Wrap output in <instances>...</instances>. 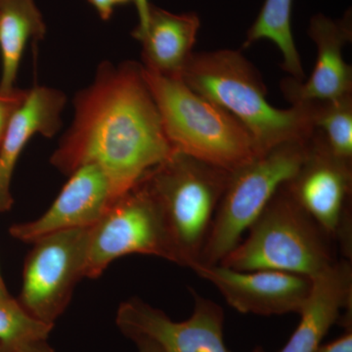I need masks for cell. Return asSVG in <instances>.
<instances>
[{
    "label": "cell",
    "instance_id": "6da1fadb",
    "mask_svg": "<svg viewBox=\"0 0 352 352\" xmlns=\"http://www.w3.org/2000/svg\"><path fill=\"white\" fill-rule=\"evenodd\" d=\"M175 151L141 65L103 62L76 95L73 122L50 162L67 175L98 166L119 198Z\"/></svg>",
    "mask_w": 352,
    "mask_h": 352
},
{
    "label": "cell",
    "instance_id": "7a4b0ae2",
    "mask_svg": "<svg viewBox=\"0 0 352 352\" xmlns=\"http://www.w3.org/2000/svg\"><path fill=\"white\" fill-rule=\"evenodd\" d=\"M180 80L239 120L252 136L256 157L285 143L307 142L314 135L312 103L273 107L263 78L240 51L193 53Z\"/></svg>",
    "mask_w": 352,
    "mask_h": 352
},
{
    "label": "cell",
    "instance_id": "3957f363",
    "mask_svg": "<svg viewBox=\"0 0 352 352\" xmlns=\"http://www.w3.org/2000/svg\"><path fill=\"white\" fill-rule=\"evenodd\" d=\"M141 71L175 151L230 173L256 157L249 131L230 113L179 78Z\"/></svg>",
    "mask_w": 352,
    "mask_h": 352
},
{
    "label": "cell",
    "instance_id": "277c9868",
    "mask_svg": "<svg viewBox=\"0 0 352 352\" xmlns=\"http://www.w3.org/2000/svg\"><path fill=\"white\" fill-rule=\"evenodd\" d=\"M230 171L175 151L143 176L178 258L191 268L200 259Z\"/></svg>",
    "mask_w": 352,
    "mask_h": 352
},
{
    "label": "cell",
    "instance_id": "5b68a950",
    "mask_svg": "<svg viewBox=\"0 0 352 352\" xmlns=\"http://www.w3.org/2000/svg\"><path fill=\"white\" fill-rule=\"evenodd\" d=\"M285 185L250 227L248 237L219 264L239 271H282L314 278L336 263L328 236Z\"/></svg>",
    "mask_w": 352,
    "mask_h": 352
},
{
    "label": "cell",
    "instance_id": "8992f818",
    "mask_svg": "<svg viewBox=\"0 0 352 352\" xmlns=\"http://www.w3.org/2000/svg\"><path fill=\"white\" fill-rule=\"evenodd\" d=\"M309 140L277 146L230 173L197 263L219 264L239 244L273 197L300 170Z\"/></svg>",
    "mask_w": 352,
    "mask_h": 352
},
{
    "label": "cell",
    "instance_id": "52a82bcc",
    "mask_svg": "<svg viewBox=\"0 0 352 352\" xmlns=\"http://www.w3.org/2000/svg\"><path fill=\"white\" fill-rule=\"evenodd\" d=\"M133 254L178 264L156 201L141 180L90 227L85 278L97 279L116 259Z\"/></svg>",
    "mask_w": 352,
    "mask_h": 352
},
{
    "label": "cell",
    "instance_id": "ba28073f",
    "mask_svg": "<svg viewBox=\"0 0 352 352\" xmlns=\"http://www.w3.org/2000/svg\"><path fill=\"white\" fill-rule=\"evenodd\" d=\"M90 228L61 231L34 241L25 258L19 300L38 320L54 326L85 278Z\"/></svg>",
    "mask_w": 352,
    "mask_h": 352
},
{
    "label": "cell",
    "instance_id": "9c48e42d",
    "mask_svg": "<svg viewBox=\"0 0 352 352\" xmlns=\"http://www.w3.org/2000/svg\"><path fill=\"white\" fill-rule=\"evenodd\" d=\"M192 293L193 314L187 320H171L163 310L133 298L120 305L116 323L127 339L152 340L162 352H229L224 342L223 309Z\"/></svg>",
    "mask_w": 352,
    "mask_h": 352
},
{
    "label": "cell",
    "instance_id": "30bf717a",
    "mask_svg": "<svg viewBox=\"0 0 352 352\" xmlns=\"http://www.w3.org/2000/svg\"><path fill=\"white\" fill-rule=\"evenodd\" d=\"M351 163L333 156L315 129L307 157L287 190L328 237L349 233L347 201L351 196Z\"/></svg>",
    "mask_w": 352,
    "mask_h": 352
},
{
    "label": "cell",
    "instance_id": "8fae6325",
    "mask_svg": "<svg viewBox=\"0 0 352 352\" xmlns=\"http://www.w3.org/2000/svg\"><path fill=\"white\" fill-rule=\"evenodd\" d=\"M196 274L219 289L226 302L244 314H300L312 288V278L274 270L239 271L221 264L196 263Z\"/></svg>",
    "mask_w": 352,
    "mask_h": 352
},
{
    "label": "cell",
    "instance_id": "7c38bea8",
    "mask_svg": "<svg viewBox=\"0 0 352 352\" xmlns=\"http://www.w3.org/2000/svg\"><path fill=\"white\" fill-rule=\"evenodd\" d=\"M118 199L108 176L95 164L80 166L69 175L52 205L38 219L14 224L11 236L25 243L61 231L90 228Z\"/></svg>",
    "mask_w": 352,
    "mask_h": 352
},
{
    "label": "cell",
    "instance_id": "4fadbf2b",
    "mask_svg": "<svg viewBox=\"0 0 352 352\" xmlns=\"http://www.w3.org/2000/svg\"><path fill=\"white\" fill-rule=\"evenodd\" d=\"M308 34L317 48L316 64L307 82L287 78L282 83L285 97L292 105L338 100L351 95L352 69L342 50L351 41V14L335 20L323 14L310 19Z\"/></svg>",
    "mask_w": 352,
    "mask_h": 352
},
{
    "label": "cell",
    "instance_id": "5bb4252c",
    "mask_svg": "<svg viewBox=\"0 0 352 352\" xmlns=\"http://www.w3.org/2000/svg\"><path fill=\"white\" fill-rule=\"evenodd\" d=\"M65 104L66 96L55 88L34 87L27 90L0 143V212L12 207L11 182L25 146L36 134L52 138L57 133L62 126Z\"/></svg>",
    "mask_w": 352,
    "mask_h": 352
},
{
    "label": "cell",
    "instance_id": "9a60e30c",
    "mask_svg": "<svg viewBox=\"0 0 352 352\" xmlns=\"http://www.w3.org/2000/svg\"><path fill=\"white\" fill-rule=\"evenodd\" d=\"M312 280L311 292L298 314L300 323L280 352H315L333 324L340 320L342 311L351 308L352 267L349 261H336Z\"/></svg>",
    "mask_w": 352,
    "mask_h": 352
},
{
    "label": "cell",
    "instance_id": "2e32d148",
    "mask_svg": "<svg viewBox=\"0 0 352 352\" xmlns=\"http://www.w3.org/2000/svg\"><path fill=\"white\" fill-rule=\"evenodd\" d=\"M200 28L196 13H171L151 4L145 31L136 38L142 43L143 67L180 80Z\"/></svg>",
    "mask_w": 352,
    "mask_h": 352
},
{
    "label": "cell",
    "instance_id": "e0dca14e",
    "mask_svg": "<svg viewBox=\"0 0 352 352\" xmlns=\"http://www.w3.org/2000/svg\"><path fill=\"white\" fill-rule=\"evenodd\" d=\"M45 32L43 14L34 0H0V90L15 89L25 46L30 41L43 39Z\"/></svg>",
    "mask_w": 352,
    "mask_h": 352
},
{
    "label": "cell",
    "instance_id": "ac0fdd59",
    "mask_svg": "<svg viewBox=\"0 0 352 352\" xmlns=\"http://www.w3.org/2000/svg\"><path fill=\"white\" fill-rule=\"evenodd\" d=\"M293 2L294 0H265L258 18L248 30L243 47H250L261 39L272 41L281 51L284 71L294 80L302 82L305 71L292 32Z\"/></svg>",
    "mask_w": 352,
    "mask_h": 352
},
{
    "label": "cell",
    "instance_id": "d6986e66",
    "mask_svg": "<svg viewBox=\"0 0 352 352\" xmlns=\"http://www.w3.org/2000/svg\"><path fill=\"white\" fill-rule=\"evenodd\" d=\"M315 129L320 132L331 153L342 161L352 159L351 95L338 100L311 102Z\"/></svg>",
    "mask_w": 352,
    "mask_h": 352
},
{
    "label": "cell",
    "instance_id": "ffe728a7",
    "mask_svg": "<svg viewBox=\"0 0 352 352\" xmlns=\"http://www.w3.org/2000/svg\"><path fill=\"white\" fill-rule=\"evenodd\" d=\"M53 327L32 316L17 298L10 295L0 296V346L2 347L48 340Z\"/></svg>",
    "mask_w": 352,
    "mask_h": 352
},
{
    "label": "cell",
    "instance_id": "44dd1931",
    "mask_svg": "<svg viewBox=\"0 0 352 352\" xmlns=\"http://www.w3.org/2000/svg\"><path fill=\"white\" fill-rule=\"evenodd\" d=\"M25 94L27 90H21L18 88L8 92L0 90V143L8 126L9 120L24 100Z\"/></svg>",
    "mask_w": 352,
    "mask_h": 352
},
{
    "label": "cell",
    "instance_id": "7402d4cb",
    "mask_svg": "<svg viewBox=\"0 0 352 352\" xmlns=\"http://www.w3.org/2000/svg\"><path fill=\"white\" fill-rule=\"evenodd\" d=\"M315 352H352L351 328H347L346 332L333 342L320 344Z\"/></svg>",
    "mask_w": 352,
    "mask_h": 352
},
{
    "label": "cell",
    "instance_id": "603a6c76",
    "mask_svg": "<svg viewBox=\"0 0 352 352\" xmlns=\"http://www.w3.org/2000/svg\"><path fill=\"white\" fill-rule=\"evenodd\" d=\"M1 352H55L48 344L47 340H34L18 346L2 347Z\"/></svg>",
    "mask_w": 352,
    "mask_h": 352
},
{
    "label": "cell",
    "instance_id": "cb8c5ba5",
    "mask_svg": "<svg viewBox=\"0 0 352 352\" xmlns=\"http://www.w3.org/2000/svg\"><path fill=\"white\" fill-rule=\"evenodd\" d=\"M135 4L136 11L138 15V25L135 28L132 36L138 38L143 32L145 31L146 25H147L148 17H149V10L151 3L149 0H132Z\"/></svg>",
    "mask_w": 352,
    "mask_h": 352
},
{
    "label": "cell",
    "instance_id": "d4e9b609",
    "mask_svg": "<svg viewBox=\"0 0 352 352\" xmlns=\"http://www.w3.org/2000/svg\"><path fill=\"white\" fill-rule=\"evenodd\" d=\"M100 16L101 19L108 21L112 17L116 4L115 0H88Z\"/></svg>",
    "mask_w": 352,
    "mask_h": 352
},
{
    "label": "cell",
    "instance_id": "484cf974",
    "mask_svg": "<svg viewBox=\"0 0 352 352\" xmlns=\"http://www.w3.org/2000/svg\"><path fill=\"white\" fill-rule=\"evenodd\" d=\"M135 342L138 346V352H162L159 346H157L155 342L152 340L144 339V338H140V339H136L132 340Z\"/></svg>",
    "mask_w": 352,
    "mask_h": 352
},
{
    "label": "cell",
    "instance_id": "4316f807",
    "mask_svg": "<svg viewBox=\"0 0 352 352\" xmlns=\"http://www.w3.org/2000/svg\"><path fill=\"white\" fill-rule=\"evenodd\" d=\"M10 295L7 291L6 284H4L3 278H2L1 272H0V296H6Z\"/></svg>",
    "mask_w": 352,
    "mask_h": 352
},
{
    "label": "cell",
    "instance_id": "83f0119b",
    "mask_svg": "<svg viewBox=\"0 0 352 352\" xmlns=\"http://www.w3.org/2000/svg\"><path fill=\"white\" fill-rule=\"evenodd\" d=\"M132 0H115L116 4H126Z\"/></svg>",
    "mask_w": 352,
    "mask_h": 352
},
{
    "label": "cell",
    "instance_id": "f1b7e54d",
    "mask_svg": "<svg viewBox=\"0 0 352 352\" xmlns=\"http://www.w3.org/2000/svg\"><path fill=\"white\" fill-rule=\"evenodd\" d=\"M0 352H1V346H0Z\"/></svg>",
    "mask_w": 352,
    "mask_h": 352
}]
</instances>
